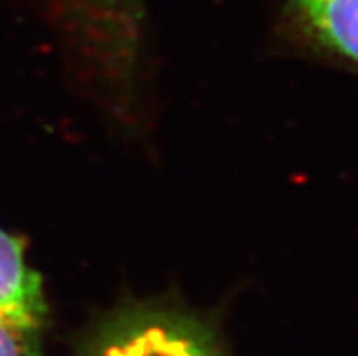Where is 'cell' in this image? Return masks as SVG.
<instances>
[{
    "label": "cell",
    "instance_id": "1",
    "mask_svg": "<svg viewBox=\"0 0 358 356\" xmlns=\"http://www.w3.org/2000/svg\"><path fill=\"white\" fill-rule=\"evenodd\" d=\"M86 356H227L215 334L187 315L141 309L118 316Z\"/></svg>",
    "mask_w": 358,
    "mask_h": 356
},
{
    "label": "cell",
    "instance_id": "4",
    "mask_svg": "<svg viewBox=\"0 0 358 356\" xmlns=\"http://www.w3.org/2000/svg\"><path fill=\"white\" fill-rule=\"evenodd\" d=\"M78 29L109 45H131L142 20V0H51Z\"/></svg>",
    "mask_w": 358,
    "mask_h": 356
},
{
    "label": "cell",
    "instance_id": "5",
    "mask_svg": "<svg viewBox=\"0 0 358 356\" xmlns=\"http://www.w3.org/2000/svg\"><path fill=\"white\" fill-rule=\"evenodd\" d=\"M0 356H42L38 327L0 318Z\"/></svg>",
    "mask_w": 358,
    "mask_h": 356
},
{
    "label": "cell",
    "instance_id": "2",
    "mask_svg": "<svg viewBox=\"0 0 358 356\" xmlns=\"http://www.w3.org/2000/svg\"><path fill=\"white\" fill-rule=\"evenodd\" d=\"M44 316L41 278L27 267L22 242L0 229V318L41 327Z\"/></svg>",
    "mask_w": 358,
    "mask_h": 356
},
{
    "label": "cell",
    "instance_id": "3",
    "mask_svg": "<svg viewBox=\"0 0 358 356\" xmlns=\"http://www.w3.org/2000/svg\"><path fill=\"white\" fill-rule=\"evenodd\" d=\"M308 35L358 71V0H295Z\"/></svg>",
    "mask_w": 358,
    "mask_h": 356
}]
</instances>
